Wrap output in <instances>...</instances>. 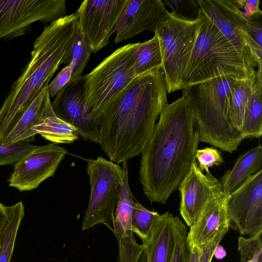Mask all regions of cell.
<instances>
[{
  "label": "cell",
  "instance_id": "6da1fadb",
  "mask_svg": "<svg viewBox=\"0 0 262 262\" xmlns=\"http://www.w3.org/2000/svg\"><path fill=\"white\" fill-rule=\"evenodd\" d=\"M199 142L189 98L183 94L173 102L165 103L141 153L139 180L150 202L166 203L196 162Z\"/></svg>",
  "mask_w": 262,
  "mask_h": 262
},
{
  "label": "cell",
  "instance_id": "7a4b0ae2",
  "mask_svg": "<svg viewBox=\"0 0 262 262\" xmlns=\"http://www.w3.org/2000/svg\"><path fill=\"white\" fill-rule=\"evenodd\" d=\"M167 102L161 67L134 79L99 120V144L111 161L119 164L141 153Z\"/></svg>",
  "mask_w": 262,
  "mask_h": 262
},
{
  "label": "cell",
  "instance_id": "3957f363",
  "mask_svg": "<svg viewBox=\"0 0 262 262\" xmlns=\"http://www.w3.org/2000/svg\"><path fill=\"white\" fill-rule=\"evenodd\" d=\"M78 29V15H66L46 26L34 42L30 58L12 84L0 109V143L61 64H69Z\"/></svg>",
  "mask_w": 262,
  "mask_h": 262
},
{
  "label": "cell",
  "instance_id": "277c9868",
  "mask_svg": "<svg viewBox=\"0 0 262 262\" xmlns=\"http://www.w3.org/2000/svg\"><path fill=\"white\" fill-rule=\"evenodd\" d=\"M256 67L257 63L239 53L201 10L198 35L183 89L221 77L245 80L255 72Z\"/></svg>",
  "mask_w": 262,
  "mask_h": 262
},
{
  "label": "cell",
  "instance_id": "5b68a950",
  "mask_svg": "<svg viewBox=\"0 0 262 262\" xmlns=\"http://www.w3.org/2000/svg\"><path fill=\"white\" fill-rule=\"evenodd\" d=\"M237 80L221 77L182 90L193 107L200 141L229 153L236 151L244 140L229 114V93Z\"/></svg>",
  "mask_w": 262,
  "mask_h": 262
},
{
  "label": "cell",
  "instance_id": "8992f818",
  "mask_svg": "<svg viewBox=\"0 0 262 262\" xmlns=\"http://www.w3.org/2000/svg\"><path fill=\"white\" fill-rule=\"evenodd\" d=\"M139 44L129 43L118 48L84 76L85 104L98 123L136 77L134 63Z\"/></svg>",
  "mask_w": 262,
  "mask_h": 262
},
{
  "label": "cell",
  "instance_id": "52a82bcc",
  "mask_svg": "<svg viewBox=\"0 0 262 262\" xmlns=\"http://www.w3.org/2000/svg\"><path fill=\"white\" fill-rule=\"evenodd\" d=\"M200 21L185 20L170 14L154 32L161 48L167 92L182 90Z\"/></svg>",
  "mask_w": 262,
  "mask_h": 262
},
{
  "label": "cell",
  "instance_id": "ba28073f",
  "mask_svg": "<svg viewBox=\"0 0 262 262\" xmlns=\"http://www.w3.org/2000/svg\"><path fill=\"white\" fill-rule=\"evenodd\" d=\"M86 161L91 194L82 230L103 224L113 231L111 223L122 181V168L102 157Z\"/></svg>",
  "mask_w": 262,
  "mask_h": 262
},
{
  "label": "cell",
  "instance_id": "9c48e42d",
  "mask_svg": "<svg viewBox=\"0 0 262 262\" xmlns=\"http://www.w3.org/2000/svg\"><path fill=\"white\" fill-rule=\"evenodd\" d=\"M67 9L64 0H0V41L28 33L35 22H54Z\"/></svg>",
  "mask_w": 262,
  "mask_h": 262
},
{
  "label": "cell",
  "instance_id": "30bf717a",
  "mask_svg": "<svg viewBox=\"0 0 262 262\" xmlns=\"http://www.w3.org/2000/svg\"><path fill=\"white\" fill-rule=\"evenodd\" d=\"M202 11L242 54L257 63L262 70V47L250 36L249 19L238 8L235 0H196Z\"/></svg>",
  "mask_w": 262,
  "mask_h": 262
},
{
  "label": "cell",
  "instance_id": "8fae6325",
  "mask_svg": "<svg viewBox=\"0 0 262 262\" xmlns=\"http://www.w3.org/2000/svg\"><path fill=\"white\" fill-rule=\"evenodd\" d=\"M127 0H85L77 13L78 27L95 53L106 46Z\"/></svg>",
  "mask_w": 262,
  "mask_h": 262
},
{
  "label": "cell",
  "instance_id": "7c38bea8",
  "mask_svg": "<svg viewBox=\"0 0 262 262\" xmlns=\"http://www.w3.org/2000/svg\"><path fill=\"white\" fill-rule=\"evenodd\" d=\"M230 195L231 224L242 235L252 236L262 231V169L248 177Z\"/></svg>",
  "mask_w": 262,
  "mask_h": 262
},
{
  "label": "cell",
  "instance_id": "4fadbf2b",
  "mask_svg": "<svg viewBox=\"0 0 262 262\" xmlns=\"http://www.w3.org/2000/svg\"><path fill=\"white\" fill-rule=\"evenodd\" d=\"M51 106L56 116L74 127L83 139L99 143V123L85 104L83 76L70 80L56 94Z\"/></svg>",
  "mask_w": 262,
  "mask_h": 262
},
{
  "label": "cell",
  "instance_id": "5bb4252c",
  "mask_svg": "<svg viewBox=\"0 0 262 262\" xmlns=\"http://www.w3.org/2000/svg\"><path fill=\"white\" fill-rule=\"evenodd\" d=\"M67 151L51 143L38 146L14 165L9 180V186L20 191H30L53 176Z\"/></svg>",
  "mask_w": 262,
  "mask_h": 262
},
{
  "label": "cell",
  "instance_id": "9a60e30c",
  "mask_svg": "<svg viewBox=\"0 0 262 262\" xmlns=\"http://www.w3.org/2000/svg\"><path fill=\"white\" fill-rule=\"evenodd\" d=\"M181 194L180 214L190 227L207 203L223 191L220 182L210 172L203 173L198 164H192L177 188Z\"/></svg>",
  "mask_w": 262,
  "mask_h": 262
},
{
  "label": "cell",
  "instance_id": "2e32d148",
  "mask_svg": "<svg viewBox=\"0 0 262 262\" xmlns=\"http://www.w3.org/2000/svg\"><path fill=\"white\" fill-rule=\"evenodd\" d=\"M170 14L161 0H127L114 28L115 43L144 31L155 32Z\"/></svg>",
  "mask_w": 262,
  "mask_h": 262
},
{
  "label": "cell",
  "instance_id": "e0dca14e",
  "mask_svg": "<svg viewBox=\"0 0 262 262\" xmlns=\"http://www.w3.org/2000/svg\"><path fill=\"white\" fill-rule=\"evenodd\" d=\"M230 198V194L222 191L207 203L186 236L189 248H202L220 232L229 230L231 226L228 211Z\"/></svg>",
  "mask_w": 262,
  "mask_h": 262
},
{
  "label": "cell",
  "instance_id": "ac0fdd59",
  "mask_svg": "<svg viewBox=\"0 0 262 262\" xmlns=\"http://www.w3.org/2000/svg\"><path fill=\"white\" fill-rule=\"evenodd\" d=\"M179 220L169 212L161 215L150 240L143 245L147 262H171Z\"/></svg>",
  "mask_w": 262,
  "mask_h": 262
},
{
  "label": "cell",
  "instance_id": "d6986e66",
  "mask_svg": "<svg viewBox=\"0 0 262 262\" xmlns=\"http://www.w3.org/2000/svg\"><path fill=\"white\" fill-rule=\"evenodd\" d=\"M49 92L39 120L33 127V131L35 135L39 134L52 143H73L78 139L77 131L56 116L52 110Z\"/></svg>",
  "mask_w": 262,
  "mask_h": 262
},
{
  "label": "cell",
  "instance_id": "ffe728a7",
  "mask_svg": "<svg viewBox=\"0 0 262 262\" xmlns=\"http://www.w3.org/2000/svg\"><path fill=\"white\" fill-rule=\"evenodd\" d=\"M261 166L262 146L259 144L239 155L232 168L225 172L220 181L223 191L230 194L248 177L261 169Z\"/></svg>",
  "mask_w": 262,
  "mask_h": 262
},
{
  "label": "cell",
  "instance_id": "44dd1931",
  "mask_svg": "<svg viewBox=\"0 0 262 262\" xmlns=\"http://www.w3.org/2000/svg\"><path fill=\"white\" fill-rule=\"evenodd\" d=\"M47 83L22 115L13 129L4 137L3 143H13L19 141H34L35 133L33 127L38 122L44 103L49 93Z\"/></svg>",
  "mask_w": 262,
  "mask_h": 262
},
{
  "label": "cell",
  "instance_id": "7402d4cb",
  "mask_svg": "<svg viewBox=\"0 0 262 262\" xmlns=\"http://www.w3.org/2000/svg\"><path fill=\"white\" fill-rule=\"evenodd\" d=\"M262 70L256 69L251 93L245 110L240 133L245 139L262 134Z\"/></svg>",
  "mask_w": 262,
  "mask_h": 262
},
{
  "label": "cell",
  "instance_id": "603a6c76",
  "mask_svg": "<svg viewBox=\"0 0 262 262\" xmlns=\"http://www.w3.org/2000/svg\"><path fill=\"white\" fill-rule=\"evenodd\" d=\"M123 179L119 188L117 207L114 214L113 229L117 240L122 238L127 231L132 230L133 206L135 202L128 182V170L126 161L122 164Z\"/></svg>",
  "mask_w": 262,
  "mask_h": 262
},
{
  "label": "cell",
  "instance_id": "cb8c5ba5",
  "mask_svg": "<svg viewBox=\"0 0 262 262\" xmlns=\"http://www.w3.org/2000/svg\"><path fill=\"white\" fill-rule=\"evenodd\" d=\"M255 72L249 78L237 80L232 86L228 95V108L232 125L240 132L245 110L251 93Z\"/></svg>",
  "mask_w": 262,
  "mask_h": 262
},
{
  "label": "cell",
  "instance_id": "d4e9b609",
  "mask_svg": "<svg viewBox=\"0 0 262 262\" xmlns=\"http://www.w3.org/2000/svg\"><path fill=\"white\" fill-rule=\"evenodd\" d=\"M8 221L0 235V262H10L12 255L17 231L25 215L22 202L8 207Z\"/></svg>",
  "mask_w": 262,
  "mask_h": 262
},
{
  "label": "cell",
  "instance_id": "484cf974",
  "mask_svg": "<svg viewBox=\"0 0 262 262\" xmlns=\"http://www.w3.org/2000/svg\"><path fill=\"white\" fill-rule=\"evenodd\" d=\"M162 66L159 41L155 34L151 39L140 42L135 55L134 72L137 77Z\"/></svg>",
  "mask_w": 262,
  "mask_h": 262
},
{
  "label": "cell",
  "instance_id": "4316f807",
  "mask_svg": "<svg viewBox=\"0 0 262 262\" xmlns=\"http://www.w3.org/2000/svg\"><path fill=\"white\" fill-rule=\"evenodd\" d=\"M161 215L157 211H150L138 202L133 206L132 229L142 241L143 245L150 240L155 227Z\"/></svg>",
  "mask_w": 262,
  "mask_h": 262
},
{
  "label": "cell",
  "instance_id": "83f0119b",
  "mask_svg": "<svg viewBox=\"0 0 262 262\" xmlns=\"http://www.w3.org/2000/svg\"><path fill=\"white\" fill-rule=\"evenodd\" d=\"M92 53L88 41L78 27L76 36L73 43L69 64L72 73L70 80L81 77Z\"/></svg>",
  "mask_w": 262,
  "mask_h": 262
},
{
  "label": "cell",
  "instance_id": "f1b7e54d",
  "mask_svg": "<svg viewBox=\"0 0 262 262\" xmlns=\"http://www.w3.org/2000/svg\"><path fill=\"white\" fill-rule=\"evenodd\" d=\"M37 146L26 141L10 144L0 143V166L8 164L14 165Z\"/></svg>",
  "mask_w": 262,
  "mask_h": 262
},
{
  "label": "cell",
  "instance_id": "f546056e",
  "mask_svg": "<svg viewBox=\"0 0 262 262\" xmlns=\"http://www.w3.org/2000/svg\"><path fill=\"white\" fill-rule=\"evenodd\" d=\"M261 235L262 231L248 238L238 237L241 262H262Z\"/></svg>",
  "mask_w": 262,
  "mask_h": 262
},
{
  "label": "cell",
  "instance_id": "4dcf8cb0",
  "mask_svg": "<svg viewBox=\"0 0 262 262\" xmlns=\"http://www.w3.org/2000/svg\"><path fill=\"white\" fill-rule=\"evenodd\" d=\"M163 3L171 9V15L178 18L193 21L200 18L201 9L196 0H164Z\"/></svg>",
  "mask_w": 262,
  "mask_h": 262
},
{
  "label": "cell",
  "instance_id": "1f68e13d",
  "mask_svg": "<svg viewBox=\"0 0 262 262\" xmlns=\"http://www.w3.org/2000/svg\"><path fill=\"white\" fill-rule=\"evenodd\" d=\"M118 242L119 248L118 262H137L145 248L136 242L132 230L126 232Z\"/></svg>",
  "mask_w": 262,
  "mask_h": 262
},
{
  "label": "cell",
  "instance_id": "d6a6232c",
  "mask_svg": "<svg viewBox=\"0 0 262 262\" xmlns=\"http://www.w3.org/2000/svg\"><path fill=\"white\" fill-rule=\"evenodd\" d=\"M195 159L198 162V167L202 172L204 170L206 173L209 172L210 167L219 166L224 163L221 151L213 147L198 149Z\"/></svg>",
  "mask_w": 262,
  "mask_h": 262
},
{
  "label": "cell",
  "instance_id": "836d02e7",
  "mask_svg": "<svg viewBox=\"0 0 262 262\" xmlns=\"http://www.w3.org/2000/svg\"><path fill=\"white\" fill-rule=\"evenodd\" d=\"M187 228L180 219L177 225L176 240L171 262H188L189 248L186 242Z\"/></svg>",
  "mask_w": 262,
  "mask_h": 262
},
{
  "label": "cell",
  "instance_id": "e575fe53",
  "mask_svg": "<svg viewBox=\"0 0 262 262\" xmlns=\"http://www.w3.org/2000/svg\"><path fill=\"white\" fill-rule=\"evenodd\" d=\"M238 8L249 19L261 20L262 12L259 9L260 0H235Z\"/></svg>",
  "mask_w": 262,
  "mask_h": 262
},
{
  "label": "cell",
  "instance_id": "d590c367",
  "mask_svg": "<svg viewBox=\"0 0 262 262\" xmlns=\"http://www.w3.org/2000/svg\"><path fill=\"white\" fill-rule=\"evenodd\" d=\"M72 73V69L69 64L61 70L48 85L50 97L56 96L58 92L70 81Z\"/></svg>",
  "mask_w": 262,
  "mask_h": 262
},
{
  "label": "cell",
  "instance_id": "8d00e7d4",
  "mask_svg": "<svg viewBox=\"0 0 262 262\" xmlns=\"http://www.w3.org/2000/svg\"><path fill=\"white\" fill-rule=\"evenodd\" d=\"M229 230H224L217 234L210 242L203 246L200 262H211L215 249Z\"/></svg>",
  "mask_w": 262,
  "mask_h": 262
},
{
  "label": "cell",
  "instance_id": "74e56055",
  "mask_svg": "<svg viewBox=\"0 0 262 262\" xmlns=\"http://www.w3.org/2000/svg\"><path fill=\"white\" fill-rule=\"evenodd\" d=\"M8 221V207L0 202V235L5 229Z\"/></svg>",
  "mask_w": 262,
  "mask_h": 262
},
{
  "label": "cell",
  "instance_id": "f35d334b",
  "mask_svg": "<svg viewBox=\"0 0 262 262\" xmlns=\"http://www.w3.org/2000/svg\"><path fill=\"white\" fill-rule=\"evenodd\" d=\"M202 253V249L199 247H193L189 248L188 262H200Z\"/></svg>",
  "mask_w": 262,
  "mask_h": 262
},
{
  "label": "cell",
  "instance_id": "ab89813d",
  "mask_svg": "<svg viewBox=\"0 0 262 262\" xmlns=\"http://www.w3.org/2000/svg\"><path fill=\"white\" fill-rule=\"evenodd\" d=\"M226 255V252L225 249L222 245H218L214 250L213 256L217 259H221L223 258Z\"/></svg>",
  "mask_w": 262,
  "mask_h": 262
}]
</instances>
